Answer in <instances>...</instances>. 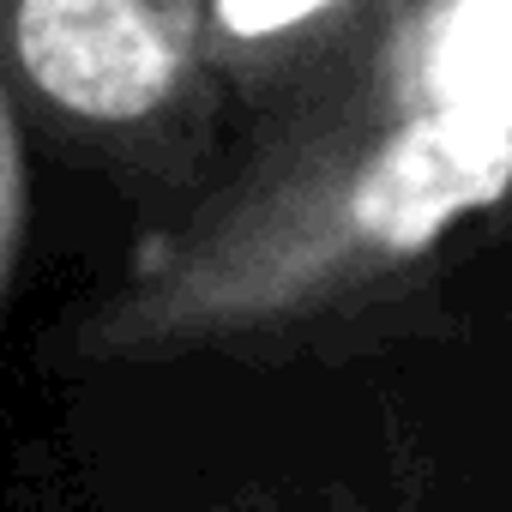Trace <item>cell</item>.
<instances>
[{"instance_id": "cell-3", "label": "cell", "mask_w": 512, "mask_h": 512, "mask_svg": "<svg viewBox=\"0 0 512 512\" xmlns=\"http://www.w3.org/2000/svg\"><path fill=\"white\" fill-rule=\"evenodd\" d=\"M434 85L458 109L512 115V0H458L434 43Z\"/></svg>"}, {"instance_id": "cell-2", "label": "cell", "mask_w": 512, "mask_h": 512, "mask_svg": "<svg viewBox=\"0 0 512 512\" xmlns=\"http://www.w3.org/2000/svg\"><path fill=\"white\" fill-rule=\"evenodd\" d=\"M19 55L43 91L103 121L145 115L175 79L169 37L139 0H25Z\"/></svg>"}, {"instance_id": "cell-4", "label": "cell", "mask_w": 512, "mask_h": 512, "mask_svg": "<svg viewBox=\"0 0 512 512\" xmlns=\"http://www.w3.org/2000/svg\"><path fill=\"white\" fill-rule=\"evenodd\" d=\"M320 7H326V0H217L223 25L241 31V37L284 31V25H296V19H308V13H320Z\"/></svg>"}, {"instance_id": "cell-1", "label": "cell", "mask_w": 512, "mask_h": 512, "mask_svg": "<svg viewBox=\"0 0 512 512\" xmlns=\"http://www.w3.org/2000/svg\"><path fill=\"white\" fill-rule=\"evenodd\" d=\"M512 181V133L482 109H434L410 121L356 181V229L386 247L434 241L458 211L500 199Z\"/></svg>"}]
</instances>
